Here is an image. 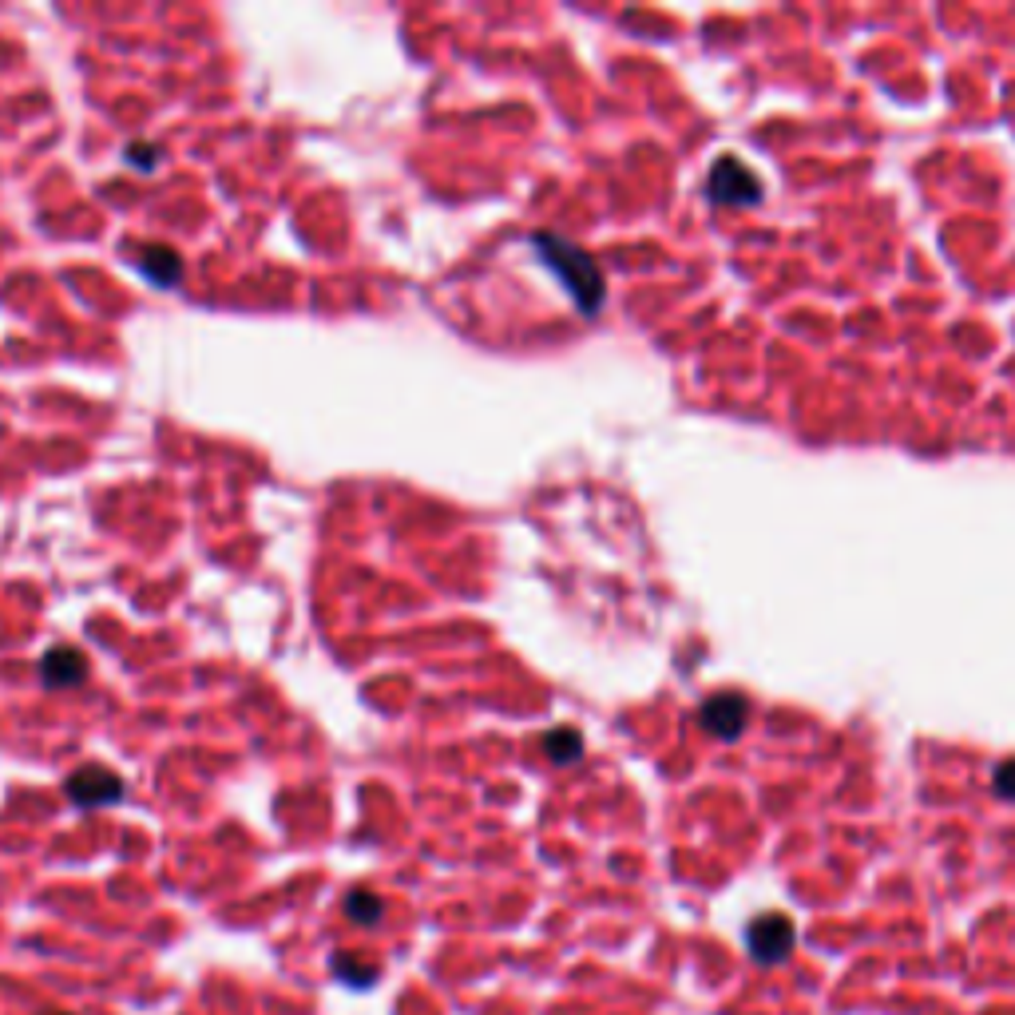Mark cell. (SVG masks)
I'll return each mask as SVG.
<instances>
[{"label":"cell","instance_id":"8992f818","mask_svg":"<svg viewBox=\"0 0 1015 1015\" xmlns=\"http://www.w3.org/2000/svg\"><path fill=\"white\" fill-rule=\"evenodd\" d=\"M84 675H88V659H84L76 647H52V651L40 659V678H44L48 686H56V690L84 682Z\"/></svg>","mask_w":1015,"mask_h":1015},{"label":"cell","instance_id":"5b68a950","mask_svg":"<svg viewBox=\"0 0 1015 1015\" xmlns=\"http://www.w3.org/2000/svg\"><path fill=\"white\" fill-rule=\"evenodd\" d=\"M746 718H750V702L742 694H714L702 702L698 710V722L714 734V738H738L746 730Z\"/></svg>","mask_w":1015,"mask_h":1015},{"label":"cell","instance_id":"3957f363","mask_svg":"<svg viewBox=\"0 0 1015 1015\" xmlns=\"http://www.w3.org/2000/svg\"><path fill=\"white\" fill-rule=\"evenodd\" d=\"M746 948H750V956H754L758 964L778 968V964L793 952L790 916H782V912H762L758 920H750V928H746Z\"/></svg>","mask_w":1015,"mask_h":1015},{"label":"cell","instance_id":"7a4b0ae2","mask_svg":"<svg viewBox=\"0 0 1015 1015\" xmlns=\"http://www.w3.org/2000/svg\"><path fill=\"white\" fill-rule=\"evenodd\" d=\"M706 195H710V203H718V207H754V203L762 199V183H758V175H754L742 159L722 155V159L714 163L710 179H706Z\"/></svg>","mask_w":1015,"mask_h":1015},{"label":"cell","instance_id":"277c9868","mask_svg":"<svg viewBox=\"0 0 1015 1015\" xmlns=\"http://www.w3.org/2000/svg\"><path fill=\"white\" fill-rule=\"evenodd\" d=\"M68 797L84 809H96V805H112L123 797V778L104 770V766H80L72 778H68Z\"/></svg>","mask_w":1015,"mask_h":1015},{"label":"cell","instance_id":"30bf717a","mask_svg":"<svg viewBox=\"0 0 1015 1015\" xmlns=\"http://www.w3.org/2000/svg\"><path fill=\"white\" fill-rule=\"evenodd\" d=\"M544 750H548V758H552L556 766H571V762L583 754V738H579L575 730H552V734L544 738Z\"/></svg>","mask_w":1015,"mask_h":1015},{"label":"cell","instance_id":"4fadbf2b","mask_svg":"<svg viewBox=\"0 0 1015 1015\" xmlns=\"http://www.w3.org/2000/svg\"><path fill=\"white\" fill-rule=\"evenodd\" d=\"M64 1015H68V1012H64Z\"/></svg>","mask_w":1015,"mask_h":1015},{"label":"cell","instance_id":"ba28073f","mask_svg":"<svg viewBox=\"0 0 1015 1015\" xmlns=\"http://www.w3.org/2000/svg\"><path fill=\"white\" fill-rule=\"evenodd\" d=\"M334 976H338L341 984H349V988H365V984H373V980H377V968H373V964H365L361 956L341 952V956H334Z\"/></svg>","mask_w":1015,"mask_h":1015},{"label":"cell","instance_id":"9c48e42d","mask_svg":"<svg viewBox=\"0 0 1015 1015\" xmlns=\"http://www.w3.org/2000/svg\"><path fill=\"white\" fill-rule=\"evenodd\" d=\"M381 912H385V901H381L377 893H369V889H353V893L345 897V916L357 920V924H377Z\"/></svg>","mask_w":1015,"mask_h":1015},{"label":"cell","instance_id":"7c38bea8","mask_svg":"<svg viewBox=\"0 0 1015 1015\" xmlns=\"http://www.w3.org/2000/svg\"><path fill=\"white\" fill-rule=\"evenodd\" d=\"M996 793L1000 797H1015V762H1004L996 770Z\"/></svg>","mask_w":1015,"mask_h":1015},{"label":"cell","instance_id":"8fae6325","mask_svg":"<svg viewBox=\"0 0 1015 1015\" xmlns=\"http://www.w3.org/2000/svg\"><path fill=\"white\" fill-rule=\"evenodd\" d=\"M155 155H159V147H151V143H131L127 147L131 167H155Z\"/></svg>","mask_w":1015,"mask_h":1015},{"label":"cell","instance_id":"6da1fadb","mask_svg":"<svg viewBox=\"0 0 1015 1015\" xmlns=\"http://www.w3.org/2000/svg\"><path fill=\"white\" fill-rule=\"evenodd\" d=\"M536 254L548 262V270L560 274V282L567 286L571 302L583 310V314H595L603 306V274L595 266V258L587 250H579L575 242H567L560 234H536L532 238Z\"/></svg>","mask_w":1015,"mask_h":1015},{"label":"cell","instance_id":"52a82bcc","mask_svg":"<svg viewBox=\"0 0 1015 1015\" xmlns=\"http://www.w3.org/2000/svg\"><path fill=\"white\" fill-rule=\"evenodd\" d=\"M139 270H143L155 286H171V282H179V274H183V258H179L171 246H147L143 258H139Z\"/></svg>","mask_w":1015,"mask_h":1015}]
</instances>
